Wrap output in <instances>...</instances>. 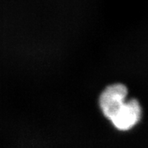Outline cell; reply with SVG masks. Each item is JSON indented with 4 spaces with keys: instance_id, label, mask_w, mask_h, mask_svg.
<instances>
[{
    "instance_id": "obj_1",
    "label": "cell",
    "mask_w": 148,
    "mask_h": 148,
    "mask_svg": "<svg viewBox=\"0 0 148 148\" xmlns=\"http://www.w3.org/2000/svg\"><path fill=\"white\" fill-rule=\"evenodd\" d=\"M127 88L122 83H114L106 87L99 98V106L103 115L110 120L127 101Z\"/></svg>"
},
{
    "instance_id": "obj_2",
    "label": "cell",
    "mask_w": 148,
    "mask_h": 148,
    "mask_svg": "<svg viewBox=\"0 0 148 148\" xmlns=\"http://www.w3.org/2000/svg\"><path fill=\"white\" fill-rule=\"evenodd\" d=\"M143 110L140 103L135 99L127 101L109 121L119 131H128L135 127L142 119Z\"/></svg>"
}]
</instances>
